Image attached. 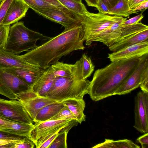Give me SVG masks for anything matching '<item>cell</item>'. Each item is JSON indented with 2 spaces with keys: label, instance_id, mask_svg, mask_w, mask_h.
I'll return each instance as SVG.
<instances>
[{
  "label": "cell",
  "instance_id": "cell-1",
  "mask_svg": "<svg viewBox=\"0 0 148 148\" xmlns=\"http://www.w3.org/2000/svg\"><path fill=\"white\" fill-rule=\"evenodd\" d=\"M84 32L79 21L20 57L26 62L45 70L58 62L63 56L75 51L84 50Z\"/></svg>",
  "mask_w": 148,
  "mask_h": 148
},
{
  "label": "cell",
  "instance_id": "cell-2",
  "mask_svg": "<svg viewBox=\"0 0 148 148\" xmlns=\"http://www.w3.org/2000/svg\"><path fill=\"white\" fill-rule=\"evenodd\" d=\"M140 57L111 62L96 70L89 87L88 94L91 99L97 101L114 95L135 70Z\"/></svg>",
  "mask_w": 148,
  "mask_h": 148
},
{
  "label": "cell",
  "instance_id": "cell-3",
  "mask_svg": "<svg viewBox=\"0 0 148 148\" xmlns=\"http://www.w3.org/2000/svg\"><path fill=\"white\" fill-rule=\"evenodd\" d=\"M90 84L87 79L82 78V73L71 77H56L47 97L59 102L70 99H82L88 94Z\"/></svg>",
  "mask_w": 148,
  "mask_h": 148
},
{
  "label": "cell",
  "instance_id": "cell-4",
  "mask_svg": "<svg viewBox=\"0 0 148 148\" xmlns=\"http://www.w3.org/2000/svg\"><path fill=\"white\" fill-rule=\"evenodd\" d=\"M51 38L28 28L23 22L18 21L10 26L8 37L3 49L18 54L36 47L38 40L47 41Z\"/></svg>",
  "mask_w": 148,
  "mask_h": 148
},
{
  "label": "cell",
  "instance_id": "cell-5",
  "mask_svg": "<svg viewBox=\"0 0 148 148\" xmlns=\"http://www.w3.org/2000/svg\"><path fill=\"white\" fill-rule=\"evenodd\" d=\"M76 14L82 27L85 42L123 18L99 12L91 13L88 10L81 14Z\"/></svg>",
  "mask_w": 148,
  "mask_h": 148
},
{
  "label": "cell",
  "instance_id": "cell-6",
  "mask_svg": "<svg viewBox=\"0 0 148 148\" xmlns=\"http://www.w3.org/2000/svg\"><path fill=\"white\" fill-rule=\"evenodd\" d=\"M76 120H48L35 123L31 131L29 138L35 144L36 148L50 137L68 126Z\"/></svg>",
  "mask_w": 148,
  "mask_h": 148
},
{
  "label": "cell",
  "instance_id": "cell-7",
  "mask_svg": "<svg viewBox=\"0 0 148 148\" xmlns=\"http://www.w3.org/2000/svg\"><path fill=\"white\" fill-rule=\"evenodd\" d=\"M32 89L31 87L14 74L0 69V94L11 99H17L18 95Z\"/></svg>",
  "mask_w": 148,
  "mask_h": 148
},
{
  "label": "cell",
  "instance_id": "cell-8",
  "mask_svg": "<svg viewBox=\"0 0 148 148\" xmlns=\"http://www.w3.org/2000/svg\"><path fill=\"white\" fill-rule=\"evenodd\" d=\"M0 117L12 121L28 124L33 122L19 101L0 98Z\"/></svg>",
  "mask_w": 148,
  "mask_h": 148
},
{
  "label": "cell",
  "instance_id": "cell-9",
  "mask_svg": "<svg viewBox=\"0 0 148 148\" xmlns=\"http://www.w3.org/2000/svg\"><path fill=\"white\" fill-rule=\"evenodd\" d=\"M148 77V53L140 57L136 67L116 91L114 95L127 94L139 87L143 81Z\"/></svg>",
  "mask_w": 148,
  "mask_h": 148
},
{
  "label": "cell",
  "instance_id": "cell-10",
  "mask_svg": "<svg viewBox=\"0 0 148 148\" xmlns=\"http://www.w3.org/2000/svg\"><path fill=\"white\" fill-rule=\"evenodd\" d=\"M38 14L68 28L78 23L79 20L77 14L66 8H53L36 10Z\"/></svg>",
  "mask_w": 148,
  "mask_h": 148
},
{
  "label": "cell",
  "instance_id": "cell-11",
  "mask_svg": "<svg viewBox=\"0 0 148 148\" xmlns=\"http://www.w3.org/2000/svg\"><path fill=\"white\" fill-rule=\"evenodd\" d=\"M20 101L33 122L38 112L45 106L58 101L47 97L38 96L31 89L18 95Z\"/></svg>",
  "mask_w": 148,
  "mask_h": 148
},
{
  "label": "cell",
  "instance_id": "cell-12",
  "mask_svg": "<svg viewBox=\"0 0 148 148\" xmlns=\"http://www.w3.org/2000/svg\"><path fill=\"white\" fill-rule=\"evenodd\" d=\"M134 127L143 134L148 132V94L138 92L134 99Z\"/></svg>",
  "mask_w": 148,
  "mask_h": 148
},
{
  "label": "cell",
  "instance_id": "cell-13",
  "mask_svg": "<svg viewBox=\"0 0 148 148\" xmlns=\"http://www.w3.org/2000/svg\"><path fill=\"white\" fill-rule=\"evenodd\" d=\"M11 68H20L37 72L43 70L24 60L19 55L0 48V69Z\"/></svg>",
  "mask_w": 148,
  "mask_h": 148
},
{
  "label": "cell",
  "instance_id": "cell-14",
  "mask_svg": "<svg viewBox=\"0 0 148 148\" xmlns=\"http://www.w3.org/2000/svg\"><path fill=\"white\" fill-rule=\"evenodd\" d=\"M147 29L148 26L141 22L128 25L123 24L101 42L109 47L128 36Z\"/></svg>",
  "mask_w": 148,
  "mask_h": 148
},
{
  "label": "cell",
  "instance_id": "cell-15",
  "mask_svg": "<svg viewBox=\"0 0 148 148\" xmlns=\"http://www.w3.org/2000/svg\"><path fill=\"white\" fill-rule=\"evenodd\" d=\"M148 53V40L125 47L109 53L108 58L111 62L140 57Z\"/></svg>",
  "mask_w": 148,
  "mask_h": 148
},
{
  "label": "cell",
  "instance_id": "cell-16",
  "mask_svg": "<svg viewBox=\"0 0 148 148\" xmlns=\"http://www.w3.org/2000/svg\"><path fill=\"white\" fill-rule=\"evenodd\" d=\"M29 7L23 0H12L1 25H10L24 17Z\"/></svg>",
  "mask_w": 148,
  "mask_h": 148
},
{
  "label": "cell",
  "instance_id": "cell-17",
  "mask_svg": "<svg viewBox=\"0 0 148 148\" xmlns=\"http://www.w3.org/2000/svg\"><path fill=\"white\" fill-rule=\"evenodd\" d=\"M55 77L50 66L44 70L37 81L32 87L33 92L38 96L47 97L53 85Z\"/></svg>",
  "mask_w": 148,
  "mask_h": 148
},
{
  "label": "cell",
  "instance_id": "cell-18",
  "mask_svg": "<svg viewBox=\"0 0 148 148\" xmlns=\"http://www.w3.org/2000/svg\"><path fill=\"white\" fill-rule=\"evenodd\" d=\"M50 66L55 77H71L82 73L80 58L74 64L58 61Z\"/></svg>",
  "mask_w": 148,
  "mask_h": 148
},
{
  "label": "cell",
  "instance_id": "cell-19",
  "mask_svg": "<svg viewBox=\"0 0 148 148\" xmlns=\"http://www.w3.org/2000/svg\"><path fill=\"white\" fill-rule=\"evenodd\" d=\"M148 40V29L128 36L109 46L111 51L114 52L125 47Z\"/></svg>",
  "mask_w": 148,
  "mask_h": 148
},
{
  "label": "cell",
  "instance_id": "cell-20",
  "mask_svg": "<svg viewBox=\"0 0 148 148\" xmlns=\"http://www.w3.org/2000/svg\"><path fill=\"white\" fill-rule=\"evenodd\" d=\"M66 106L77 119L78 123H81L86 121V116L84 112L86 103L83 99H68L61 101Z\"/></svg>",
  "mask_w": 148,
  "mask_h": 148
},
{
  "label": "cell",
  "instance_id": "cell-21",
  "mask_svg": "<svg viewBox=\"0 0 148 148\" xmlns=\"http://www.w3.org/2000/svg\"><path fill=\"white\" fill-rule=\"evenodd\" d=\"M64 106L62 102H58L45 106L38 112L34 122L38 123L49 120L57 114Z\"/></svg>",
  "mask_w": 148,
  "mask_h": 148
},
{
  "label": "cell",
  "instance_id": "cell-22",
  "mask_svg": "<svg viewBox=\"0 0 148 148\" xmlns=\"http://www.w3.org/2000/svg\"><path fill=\"white\" fill-rule=\"evenodd\" d=\"M3 69L14 74L31 88L44 70L43 69L40 72H34L18 68H8Z\"/></svg>",
  "mask_w": 148,
  "mask_h": 148
},
{
  "label": "cell",
  "instance_id": "cell-23",
  "mask_svg": "<svg viewBox=\"0 0 148 148\" xmlns=\"http://www.w3.org/2000/svg\"><path fill=\"white\" fill-rule=\"evenodd\" d=\"M136 11L131 9L128 0H120L109 11V15L126 17L130 14L136 13Z\"/></svg>",
  "mask_w": 148,
  "mask_h": 148
},
{
  "label": "cell",
  "instance_id": "cell-24",
  "mask_svg": "<svg viewBox=\"0 0 148 148\" xmlns=\"http://www.w3.org/2000/svg\"><path fill=\"white\" fill-rule=\"evenodd\" d=\"M78 123L76 120L68 126L62 129L48 148H66L68 133L72 127L77 125Z\"/></svg>",
  "mask_w": 148,
  "mask_h": 148
},
{
  "label": "cell",
  "instance_id": "cell-25",
  "mask_svg": "<svg viewBox=\"0 0 148 148\" xmlns=\"http://www.w3.org/2000/svg\"><path fill=\"white\" fill-rule=\"evenodd\" d=\"M92 147L139 148L140 147L127 139L114 141L106 139L103 143L99 144Z\"/></svg>",
  "mask_w": 148,
  "mask_h": 148
},
{
  "label": "cell",
  "instance_id": "cell-26",
  "mask_svg": "<svg viewBox=\"0 0 148 148\" xmlns=\"http://www.w3.org/2000/svg\"><path fill=\"white\" fill-rule=\"evenodd\" d=\"M80 59L82 77L83 79H86L89 77L92 73L95 66L90 57L86 54H83Z\"/></svg>",
  "mask_w": 148,
  "mask_h": 148
},
{
  "label": "cell",
  "instance_id": "cell-27",
  "mask_svg": "<svg viewBox=\"0 0 148 148\" xmlns=\"http://www.w3.org/2000/svg\"><path fill=\"white\" fill-rule=\"evenodd\" d=\"M63 5L71 11L77 14L83 13L87 10L82 3L74 0H58Z\"/></svg>",
  "mask_w": 148,
  "mask_h": 148
},
{
  "label": "cell",
  "instance_id": "cell-28",
  "mask_svg": "<svg viewBox=\"0 0 148 148\" xmlns=\"http://www.w3.org/2000/svg\"><path fill=\"white\" fill-rule=\"evenodd\" d=\"M23 0L29 8L34 10L37 9L57 7L43 0Z\"/></svg>",
  "mask_w": 148,
  "mask_h": 148
},
{
  "label": "cell",
  "instance_id": "cell-29",
  "mask_svg": "<svg viewBox=\"0 0 148 148\" xmlns=\"http://www.w3.org/2000/svg\"><path fill=\"white\" fill-rule=\"evenodd\" d=\"M62 119L76 120L77 119L66 106L64 105L60 111L49 120Z\"/></svg>",
  "mask_w": 148,
  "mask_h": 148
},
{
  "label": "cell",
  "instance_id": "cell-30",
  "mask_svg": "<svg viewBox=\"0 0 148 148\" xmlns=\"http://www.w3.org/2000/svg\"><path fill=\"white\" fill-rule=\"evenodd\" d=\"M10 27V25H0V48H3L6 43Z\"/></svg>",
  "mask_w": 148,
  "mask_h": 148
},
{
  "label": "cell",
  "instance_id": "cell-31",
  "mask_svg": "<svg viewBox=\"0 0 148 148\" xmlns=\"http://www.w3.org/2000/svg\"><path fill=\"white\" fill-rule=\"evenodd\" d=\"M27 136L0 130V140H22Z\"/></svg>",
  "mask_w": 148,
  "mask_h": 148
},
{
  "label": "cell",
  "instance_id": "cell-32",
  "mask_svg": "<svg viewBox=\"0 0 148 148\" xmlns=\"http://www.w3.org/2000/svg\"><path fill=\"white\" fill-rule=\"evenodd\" d=\"M35 145L29 137H27L21 142L14 145L12 148H33Z\"/></svg>",
  "mask_w": 148,
  "mask_h": 148
},
{
  "label": "cell",
  "instance_id": "cell-33",
  "mask_svg": "<svg viewBox=\"0 0 148 148\" xmlns=\"http://www.w3.org/2000/svg\"><path fill=\"white\" fill-rule=\"evenodd\" d=\"M12 0H2L0 6V25L8 9Z\"/></svg>",
  "mask_w": 148,
  "mask_h": 148
},
{
  "label": "cell",
  "instance_id": "cell-34",
  "mask_svg": "<svg viewBox=\"0 0 148 148\" xmlns=\"http://www.w3.org/2000/svg\"><path fill=\"white\" fill-rule=\"evenodd\" d=\"M12 121L0 117V130L9 132L11 129Z\"/></svg>",
  "mask_w": 148,
  "mask_h": 148
},
{
  "label": "cell",
  "instance_id": "cell-35",
  "mask_svg": "<svg viewBox=\"0 0 148 148\" xmlns=\"http://www.w3.org/2000/svg\"><path fill=\"white\" fill-rule=\"evenodd\" d=\"M99 12L102 14H108L110 10L102 0H98L96 8Z\"/></svg>",
  "mask_w": 148,
  "mask_h": 148
},
{
  "label": "cell",
  "instance_id": "cell-36",
  "mask_svg": "<svg viewBox=\"0 0 148 148\" xmlns=\"http://www.w3.org/2000/svg\"><path fill=\"white\" fill-rule=\"evenodd\" d=\"M144 17L142 14L126 20L123 23V25H128L136 24L139 22Z\"/></svg>",
  "mask_w": 148,
  "mask_h": 148
},
{
  "label": "cell",
  "instance_id": "cell-37",
  "mask_svg": "<svg viewBox=\"0 0 148 148\" xmlns=\"http://www.w3.org/2000/svg\"><path fill=\"white\" fill-rule=\"evenodd\" d=\"M136 142L140 144L142 148H148V132L144 133V134L138 137L136 140Z\"/></svg>",
  "mask_w": 148,
  "mask_h": 148
},
{
  "label": "cell",
  "instance_id": "cell-38",
  "mask_svg": "<svg viewBox=\"0 0 148 148\" xmlns=\"http://www.w3.org/2000/svg\"><path fill=\"white\" fill-rule=\"evenodd\" d=\"M57 132L50 137L43 143H42L39 147V148H48L49 145L53 141L58 134Z\"/></svg>",
  "mask_w": 148,
  "mask_h": 148
},
{
  "label": "cell",
  "instance_id": "cell-39",
  "mask_svg": "<svg viewBox=\"0 0 148 148\" xmlns=\"http://www.w3.org/2000/svg\"><path fill=\"white\" fill-rule=\"evenodd\" d=\"M130 8L132 10L135 8L142 3L146 0H128Z\"/></svg>",
  "mask_w": 148,
  "mask_h": 148
},
{
  "label": "cell",
  "instance_id": "cell-40",
  "mask_svg": "<svg viewBox=\"0 0 148 148\" xmlns=\"http://www.w3.org/2000/svg\"><path fill=\"white\" fill-rule=\"evenodd\" d=\"M140 87L143 92L148 94V77L145 78L143 81Z\"/></svg>",
  "mask_w": 148,
  "mask_h": 148
},
{
  "label": "cell",
  "instance_id": "cell-41",
  "mask_svg": "<svg viewBox=\"0 0 148 148\" xmlns=\"http://www.w3.org/2000/svg\"><path fill=\"white\" fill-rule=\"evenodd\" d=\"M148 7V0H146L142 3L132 10L134 11H138L143 9H146Z\"/></svg>",
  "mask_w": 148,
  "mask_h": 148
},
{
  "label": "cell",
  "instance_id": "cell-42",
  "mask_svg": "<svg viewBox=\"0 0 148 148\" xmlns=\"http://www.w3.org/2000/svg\"><path fill=\"white\" fill-rule=\"evenodd\" d=\"M110 10L120 0H102Z\"/></svg>",
  "mask_w": 148,
  "mask_h": 148
},
{
  "label": "cell",
  "instance_id": "cell-43",
  "mask_svg": "<svg viewBox=\"0 0 148 148\" xmlns=\"http://www.w3.org/2000/svg\"><path fill=\"white\" fill-rule=\"evenodd\" d=\"M51 5L58 8H66L58 0H43Z\"/></svg>",
  "mask_w": 148,
  "mask_h": 148
},
{
  "label": "cell",
  "instance_id": "cell-44",
  "mask_svg": "<svg viewBox=\"0 0 148 148\" xmlns=\"http://www.w3.org/2000/svg\"><path fill=\"white\" fill-rule=\"evenodd\" d=\"M89 6L95 7L96 8L97 5V0H84Z\"/></svg>",
  "mask_w": 148,
  "mask_h": 148
},
{
  "label": "cell",
  "instance_id": "cell-45",
  "mask_svg": "<svg viewBox=\"0 0 148 148\" xmlns=\"http://www.w3.org/2000/svg\"><path fill=\"white\" fill-rule=\"evenodd\" d=\"M14 141V140H0V146L10 143Z\"/></svg>",
  "mask_w": 148,
  "mask_h": 148
},
{
  "label": "cell",
  "instance_id": "cell-46",
  "mask_svg": "<svg viewBox=\"0 0 148 148\" xmlns=\"http://www.w3.org/2000/svg\"><path fill=\"white\" fill-rule=\"evenodd\" d=\"M74 0L77 1V2H82V0Z\"/></svg>",
  "mask_w": 148,
  "mask_h": 148
},
{
  "label": "cell",
  "instance_id": "cell-47",
  "mask_svg": "<svg viewBox=\"0 0 148 148\" xmlns=\"http://www.w3.org/2000/svg\"><path fill=\"white\" fill-rule=\"evenodd\" d=\"M2 2V0H0V5L1 4Z\"/></svg>",
  "mask_w": 148,
  "mask_h": 148
},
{
  "label": "cell",
  "instance_id": "cell-48",
  "mask_svg": "<svg viewBox=\"0 0 148 148\" xmlns=\"http://www.w3.org/2000/svg\"><path fill=\"white\" fill-rule=\"evenodd\" d=\"M97 2H98V0H97Z\"/></svg>",
  "mask_w": 148,
  "mask_h": 148
},
{
  "label": "cell",
  "instance_id": "cell-49",
  "mask_svg": "<svg viewBox=\"0 0 148 148\" xmlns=\"http://www.w3.org/2000/svg\"><path fill=\"white\" fill-rule=\"evenodd\" d=\"M1 5H0V6H1Z\"/></svg>",
  "mask_w": 148,
  "mask_h": 148
}]
</instances>
